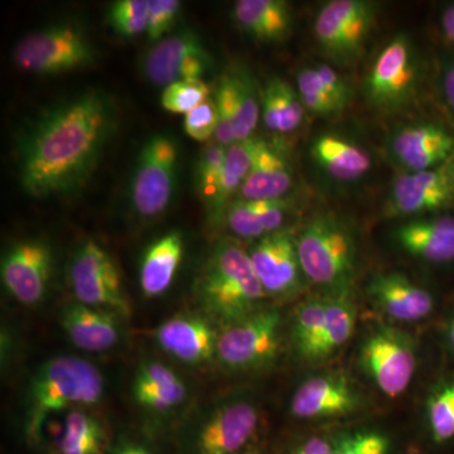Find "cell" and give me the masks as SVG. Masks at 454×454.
I'll use <instances>...</instances> for the list:
<instances>
[{
  "mask_svg": "<svg viewBox=\"0 0 454 454\" xmlns=\"http://www.w3.org/2000/svg\"><path fill=\"white\" fill-rule=\"evenodd\" d=\"M208 98L210 90L202 80H186L164 88L160 103L167 112L187 114Z\"/></svg>",
  "mask_w": 454,
  "mask_h": 454,
  "instance_id": "f35d334b",
  "label": "cell"
},
{
  "mask_svg": "<svg viewBox=\"0 0 454 454\" xmlns=\"http://www.w3.org/2000/svg\"><path fill=\"white\" fill-rule=\"evenodd\" d=\"M241 454H262L258 448H249V450H244Z\"/></svg>",
  "mask_w": 454,
  "mask_h": 454,
  "instance_id": "816d5d0a",
  "label": "cell"
},
{
  "mask_svg": "<svg viewBox=\"0 0 454 454\" xmlns=\"http://www.w3.org/2000/svg\"><path fill=\"white\" fill-rule=\"evenodd\" d=\"M367 293L375 306L395 321H422L434 307L429 292L400 273L378 274L367 286Z\"/></svg>",
  "mask_w": 454,
  "mask_h": 454,
  "instance_id": "603a6c76",
  "label": "cell"
},
{
  "mask_svg": "<svg viewBox=\"0 0 454 454\" xmlns=\"http://www.w3.org/2000/svg\"><path fill=\"white\" fill-rule=\"evenodd\" d=\"M356 325V309L349 292L330 294L325 298L324 333L317 345L313 360H322L342 348L349 340Z\"/></svg>",
  "mask_w": 454,
  "mask_h": 454,
  "instance_id": "1f68e13d",
  "label": "cell"
},
{
  "mask_svg": "<svg viewBox=\"0 0 454 454\" xmlns=\"http://www.w3.org/2000/svg\"><path fill=\"white\" fill-rule=\"evenodd\" d=\"M294 178L288 153L279 145L260 139L253 168L236 200L286 199L294 188Z\"/></svg>",
  "mask_w": 454,
  "mask_h": 454,
  "instance_id": "cb8c5ba5",
  "label": "cell"
},
{
  "mask_svg": "<svg viewBox=\"0 0 454 454\" xmlns=\"http://www.w3.org/2000/svg\"><path fill=\"white\" fill-rule=\"evenodd\" d=\"M309 157L317 168L337 184H355L372 169V154L365 145L343 134L325 131L313 138Z\"/></svg>",
  "mask_w": 454,
  "mask_h": 454,
  "instance_id": "ffe728a7",
  "label": "cell"
},
{
  "mask_svg": "<svg viewBox=\"0 0 454 454\" xmlns=\"http://www.w3.org/2000/svg\"><path fill=\"white\" fill-rule=\"evenodd\" d=\"M184 241L181 231L167 232L146 249L140 262V289L145 298H155L168 291L182 258Z\"/></svg>",
  "mask_w": 454,
  "mask_h": 454,
  "instance_id": "83f0119b",
  "label": "cell"
},
{
  "mask_svg": "<svg viewBox=\"0 0 454 454\" xmlns=\"http://www.w3.org/2000/svg\"><path fill=\"white\" fill-rule=\"evenodd\" d=\"M14 64L35 74H59L94 64L95 50L86 33L73 23H57L18 42Z\"/></svg>",
  "mask_w": 454,
  "mask_h": 454,
  "instance_id": "52a82bcc",
  "label": "cell"
},
{
  "mask_svg": "<svg viewBox=\"0 0 454 454\" xmlns=\"http://www.w3.org/2000/svg\"><path fill=\"white\" fill-rule=\"evenodd\" d=\"M441 28L444 37L454 46V2L447 4L442 11Z\"/></svg>",
  "mask_w": 454,
  "mask_h": 454,
  "instance_id": "c3c4849f",
  "label": "cell"
},
{
  "mask_svg": "<svg viewBox=\"0 0 454 454\" xmlns=\"http://www.w3.org/2000/svg\"><path fill=\"white\" fill-rule=\"evenodd\" d=\"M422 77L417 44L406 33H396L373 56L364 76V98L372 109L384 115L403 113L417 98Z\"/></svg>",
  "mask_w": 454,
  "mask_h": 454,
  "instance_id": "5b68a950",
  "label": "cell"
},
{
  "mask_svg": "<svg viewBox=\"0 0 454 454\" xmlns=\"http://www.w3.org/2000/svg\"><path fill=\"white\" fill-rule=\"evenodd\" d=\"M118 125L112 97L88 90L43 110L18 142V178L33 199L79 192Z\"/></svg>",
  "mask_w": 454,
  "mask_h": 454,
  "instance_id": "6da1fadb",
  "label": "cell"
},
{
  "mask_svg": "<svg viewBox=\"0 0 454 454\" xmlns=\"http://www.w3.org/2000/svg\"><path fill=\"white\" fill-rule=\"evenodd\" d=\"M428 420L433 439L444 443L454 438V384L437 391L428 402Z\"/></svg>",
  "mask_w": 454,
  "mask_h": 454,
  "instance_id": "74e56055",
  "label": "cell"
},
{
  "mask_svg": "<svg viewBox=\"0 0 454 454\" xmlns=\"http://www.w3.org/2000/svg\"><path fill=\"white\" fill-rule=\"evenodd\" d=\"M379 4L370 0H331L316 14L313 35L333 64L352 67L360 61L378 22Z\"/></svg>",
  "mask_w": 454,
  "mask_h": 454,
  "instance_id": "8992f818",
  "label": "cell"
},
{
  "mask_svg": "<svg viewBox=\"0 0 454 454\" xmlns=\"http://www.w3.org/2000/svg\"><path fill=\"white\" fill-rule=\"evenodd\" d=\"M52 271V249L38 239L17 241L2 259L3 284L25 306H37L46 298Z\"/></svg>",
  "mask_w": 454,
  "mask_h": 454,
  "instance_id": "9a60e30c",
  "label": "cell"
},
{
  "mask_svg": "<svg viewBox=\"0 0 454 454\" xmlns=\"http://www.w3.org/2000/svg\"><path fill=\"white\" fill-rule=\"evenodd\" d=\"M450 345H452V348L454 349V321H453L452 325H450Z\"/></svg>",
  "mask_w": 454,
  "mask_h": 454,
  "instance_id": "f907efd6",
  "label": "cell"
},
{
  "mask_svg": "<svg viewBox=\"0 0 454 454\" xmlns=\"http://www.w3.org/2000/svg\"><path fill=\"white\" fill-rule=\"evenodd\" d=\"M317 74L321 79L322 85L327 90L328 94L339 104L340 109L345 112L354 100L355 92L351 83L345 79L333 66L328 64H316Z\"/></svg>",
  "mask_w": 454,
  "mask_h": 454,
  "instance_id": "ee69618b",
  "label": "cell"
},
{
  "mask_svg": "<svg viewBox=\"0 0 454 454\" xmlns=\"http://www.w3.org/2000/svg\"><path fill=\"white\" fill-rule=\"evenodd\" d=\"M158 346L169 356L191 366L216 357L219 333L205 317L184 313L164 321L154 333Z\"/></svg>",
  "mask_w": 454,
  "mask_h": 454,
  "instance_id": "d6986e66",
  "label": "cell"
},
{
  "mask_svg": "<svg viewBox=\"0 0 454 454\" xmlns=\"http://www.w3.org/2000/svg\"><path fill=\"white\" fill-rule=\"evenodd\" d=\"M450 162L422 172H399L391 184L385 202V215L415 219L453 205Z\"/></svg>",
  "mask_w": 454,
  "mask_h": 454,
  "instance_id": "5bb4252c",
  "label": "cell"
},
{
  "mask_svg": "<svg viewBox=\"0 0 454 454\" xmlns=\"http://www.w3.org/2000/svg\"><path fill=\"white\" fill-rule=\"evenodd\" d=\"M182 3L178 0H149L148 23L146 35L152 42L163 40L164 35L169 31L179 11Z\"/></svg>",
  "mask_w": 454,
  "mask_h": 454,
  "instance_id": "b9f144b4",
  "label": "cell"
},
{
  "mask_svg": "<svg viewBox=\"0 0 454 454\" xmlns=\"http://www.w3.org/2000/svg\"><path fill=\"white\" fill-rule=\"evenodd\" d=\"M104 454H157L151 448L137 442L122 441L106 450Z\"/></svg>",
  "mask_w": 454,
  "mask_h": 454,
  "instance_id": "7dc6e473",
  "label": "cell"
},
{
  "mask_svg": "<svg viewBox=\"0 0 454 454\" xmlns=\"http://www.w3.org/2000/svg\"><path fill=\"white\" fill-rule=\"evenodd\" d=\"M393 239L408 255L433 264L454 260V216L415 217L400 223Z\"/></svg>",
  "mask_w": 454,
  "mask_h": 454,
  "instance_id": "44dd1931",
  "label": "cell"
},
{
  "mask_svg": "<svg viewBox=\"0 0 454 454\" xmlns=\"http://www.w3.org/2000/svg\"><path fill=\"white\" fill-rule=\"evenodd\" d=\"M306 107L297 89L279 76H271L262 89V119L265 129L286 136L300 130Z\"/></svg>",
  "mask_w": 454,
  "mask_h": 454,
  "instance_id": "f1b7e54d",
  "label": "cell"
},
{
  "mask_svg": "<svg viewBox=\"0 0 454 454\" xmlns=\"http://www.w3.org/2000/svg\"><path fill=\"white\" fill-rule=\"evenodd\" d=\"M211 67V56L196 33L182 31L164 37L146 52L143 71L155 86L201 80Z\"/></svg>",
  "mask_w": 454,
  "mask_h": 454,
  "instance_id": "e0dca14e",
  "label": "cell"
},
{
  "mask_svg": "<svg viewBox=\"0 0 454 454\" xmlns=\"http://www.w3.org/2000/svg\"><path fill=\"white\" fill-rule=\"evenodd\" d=\"M450 179H452V186H453V192H454V157L452 160H450Z\"/></svg>",
  "mask_w": 454,
  "mask_h": 454,
  "instance_id": "681fc988",
  "label": "cell"
},
{
  "mask_svg": "<svg viewBox=\"0 0 454 454\" xmlns=\"http://www.w3.org/2000/svg\"><path fill=\"white\" fill-rule=\"evenodd\" d=\"M219 114V124H217L215 140L223 146H230L238 142L236 138V113L234 98H232L231 88H230L227 74H223L214 97Z\"/></svg>",
  "mask_w": 454,
  "mask_h": 454,
  "instance_id": "ab89813d",
  "label": "cell"
},
{
  "mask_svg": "<svg viewBox=\"0 0 454 454\" xmlns=\"http://www.w3.org/2000/svg\"><path fill=\"white\" fill-rule=\"evenodd\" d=\"M197 297L206 313L227 327L262 309L268 295L249 253L234 241L223 240L215 245L200 274Z\"/></svg>",
  "mask_w": 454,
  "mask_h": 454,
  "instance_id": "7a4b0ae2",
  "label": "cell"
},
{
  "mask_svg": "<svg viewBox=\"0 0 454 454\" xmlns=\"http://www.w3.org/2000/svg\"><path fill=\"white\" fill-rule=\"evenodd\" d=\"M288 227L256 240L249 256L267 295L291 298L301 292L304 283L298 256L297 240Z\"/></svg>",
  "mask_w": 454,
  "mask_h": 454,
  "instance_id": "2e32d148",
  "label": "cell"
},
{
  "mask_svg": "<svg viewBox=\"0 0 454 454\" xmlns=\"http://www.w3.org/2000/svg\"><path fill=\"white\" fill-rule=\"evenodd\" d=\"M106 390L103 373L89 361L76 356H57L33 375L27 395V434L41 439L51 415L65 409L97 405Z\"/></svg>",
  "mask_w": 454,
  "mask_h": 454,
  "instance_id": "3957f363",
  "label": "cell"
},
{
  "mask_svg": "<svg viewBox=\"0 0 454 454\" xmlns=\"http://www.w3.org/2000/svg\"><path fill=\"white\" fill-rule=\"evenodd\" d=\"M301 270L331 294L349 292L357 264V243L348 223L333 214H317L295 236Z\"/></svg>",
  "mask_w": 454,
  "mask_h": 454,
  "instance_id": "277c9868",
  "label": "cell"
},
{
  "mask_svg": "<svg viewBox=\"0 0 454 454\" xmlns=\"http://www.w3.org/2000/svg\"><path fill=\"white\" fill-rule=\"evenodd\" d=\"M106 446V427L94 414L80 409H74L67 414L57 441L59 453L104 454Z\"/></svg>",
  "mask_w": 454,
  "mask_h": 454,
  "instance_id": "d6a6232c",
  "label": "cell"
},
{
  "mask_svg": "<svg viewBox=\"0 0 454 454\" xmlns=\"http://www.w3.org/2000/svg\"><path fill=\"white\" fill-rule=\"evenodd\" d=\"M390 442L379 432H348L340 446L330 454H389Z\"/></svg>",
  "mask_w": 454,
  "mask_h": 454,
  "instance_id": "7bdbcfd3",
  "label": "cell"
},
{
  "mask_svg": "<svg viewBox=\"0 0 454 454\" xmlns=\"http://www.w3.org/2000/svg\"><path fill=\"white\" fill-rule=\"evenodd\" d=\"M282 316L277 309H260L227 325L217 340L216 358L225 369L250 372L276 360Z\"/></svg>",
  "mask_w": 454,
  "mask_h": 454,
  "instance_id": "9c48e42d",
  "label": "cell"
},
{
  "mask_svg": "<svg viewBox=\"0 0 454 454\" xmlns=\"http://www.w3.org/2000/svg\"><path fill=\"white\" fill-rule=\"evenodd\" d=\"M325 298H310L295 310L292 325V340L301 357L312 361L317 345L324 333Z\"/></svg>",
  "mask_w": 454,
  "mask_h": 454,
  "instance_id": "836d02e7",
  "label": "cell"
},
{
  "mask_svg": "<svg viewBox=\"0 0 454 454\" xmlns=\"http://www.w3.org/2000/svg\"><path fill=\"white\" fill-rule=\"evenodd\" d=\"M149 0H118L107 13V22L116 35L134 38L146 31Z\"/></svg>",
  "mask_w": 454,
  "mask_h": 454,
  "instance_id": "d590c367",
  "label": "cell"
},
{
  "mask_svg": "<svg viewBox=\"0 0 454 454\" xmlns=\"http://www.w3.org/2000/svg\"><path fill=\"white\" fill-rule=\"evenodd\" d=\"M70 284L79 303L110 310L124 319L130 316L129 301L122 291L118 268L97 241H85L74 254Z\"/></svg>",
  "mask_w": 454,
  "mask_h": 454,
  "instance_id": "30bf717a",
  "label": "cell"
},
{
  "mask_svg": "<svg viewBox=\"0 0 454 454\" xmlns=\"http://www.w3.org/2000/svg\"><path fill=\"white\" fill-rule=\"evenodd\" d=\"M227 146L215 142L202 149L196 169L197 190L206 206L210 205L219 186L221 173L225 163Z\"/></svg>",
  "mask_w": 454,
  "mask_h": 454,
  "instance_id": "8d00e7d4",
  "label": "cell"
},
{
  "mask_svg": "<svg viewBox=\"0 0 454 454\" xmlns=\"http://www.w3.org/2000/svg\"><path fill=\"white\" fill-rule=\"evenodd\" d=\"M348 432L333 433V434L319 435L304 442L292 454H330L340 446Z\"/></svg>",
  "mask_w": 454,
  "mask_h": 454,
  "instance_id": "bcb514c9",
  "label": "cell"
},
{
  "mask_svg": "<svg viewBox=\"0 0 454 454\" xmlns=\"http://www.w3.org/2000/svg\"><path fill=\"white\" fill-rule=\"evenodd\" d=\"M178 146L166 134H155L140 149L131 176L130 203L143 219H155L168 208L177 176Z\"/></svg>",
  "mask_w": 454,
  "mask_h": 454,
  "instance_id": "ba28073f",
  "label": "cell"
},
{
  "mask_svg": "<svg viewBox=\"0 0 454 454\" xmlns=\"http://www.w3.org/2000/svg\"><path fill=\"white\" fill-rule=\"evenodd\" d=\"M188 389L178 373L158 361H143L131 384L134 402L146 411L166 414L186 402Z\"/></svg>",
  "mask_w": 454,
  "mask_h": 454,
  "instance_id": "484cf974",
  "label": "cell"
},
{
  "mask_svg": "<svg viewBox=\"0 0 454 454\" xmlns=\"http://www.w3.org/2000/svg\"><path fill=\"white\" fill-rule=\"evenodd\" d=\"M385 152L400 172L438 168L454 157V134L437 121L403 122L390 131Z\"/></svg>",
  "mask_w": 454,
  "mask_h": 454,
  "instance_id": "4fadbf2b",
  "label": "cell"
},
{
  "mask_svg": "<svg viewBox=\"0 0 454 454\" xmlns=\"http://www.w3.org/2000/svg\"><path fill=\"white\" fill-rule=\"evenodd\" d=\"M295 203L292 196L278 200H235L223 215V223L229 231L241 239L264 238L286 229Z\"/></svg>",
  "mask_w": 454,
  "mask_h": 454,
  "instance_id": "d4e9b609",
  "label": "cell"
},
{
  "mask_svg": "<svg viewBox=\"0 0 454 454\" xmlns=\"http://www.w3.org/2000/svg\"><path fill=\"white\" fill-rule=\"evenodd\" d=\"M361 396L340 373H322L301 382L292 397L291 411L300 419H324L356 411Z\"/></svg>",
  "mask_w": 454,
  "mask_h": 454,
  "instance_id": "ac0fdd59",
  "label": "cell"
},
{
  "mask_svg": "<svg viewBox=\"0 0 454 454\" xmlns=\"http://www.w3.org/2000/svg\"><path fill=\"white\" fill-rule=\"evenodd\" d=\"M121 318L110 310L74 301L62 309L59 325L76 348L88 352H106L121 342Z\"/></svg>",
  "mask_w": 454,
  "mask_h": 454,
  "instance_id": "7402d4cb",
  "label": "cell"
},
{
  "mask_svg": "<svg viewBox=\"0 0 454 454\" xmlns=\"http://www.w3.org/2000/svg\"><path fill=\"white\" fill-rule=\"evenodd\" d=\"M360 363L381 393L389 397L402 395L417 369L413 340L395 328H376L361 346Z\"/></svg>",
  "mask_w": 454,
  "mask_h": 454,
  "instance_id": "8fae6325",
  "label": "cell"
},
{
  "mask_svg": "<svg viewBox=\"0 0 454 454\" xmlns=\"http://www.w3.org/2000/svg\"><path fill=\"white\" fill-rule=\"evenodd\" d=\"M217 124L219 114L214 98L211 97L184 116V131L190 138L197 142H207L215 137Z\"/></svg>",
  "mask_w": 454,
  "mask_h": 454,
  "instance_id": "60d3db41",
  "label": "cell"
},
{
  "mask_svg": "<svg viewBox=\"0 0 454 454\" xmlns=\"http://www.w3.org/2000/svg\"><path fill=\"white\" fill-rule=\"evenodd\" d=\"M260 139L240 140L227 146L225 163L221 173L219 186L207 206L208 214L215 223H223V215L230 203L235 201L241 187L253 168Z\"/></svg>",
  "mask_w": 454,
  "mask_h": 454,
  "instance_id": "f546056e",
  "label": "cell"
},
{
  "mask_svg": "<svg viewBox=\"0 0 454 454\" xmlns=\"http://www.w3.org/2000/svg\"><path fill=\"white\" fill-rule=\"evenodd\" d=\"M226 74L234 98L236 138L238 142L253 138L262 118V89H259L250 71L243 66H236Z\"/></svg>",
  "mask_w": 454,
  "mask_h": 454,
  "instance_id": "4dcf8cb0",
  "label": "cell"
},
{
  "mask_svg": "<svg viewBox=\"0 0 454 454\" xmlns=\"http://www.w3.org/2000/svg\"><path fill=\"white\" fill-rule=\"evenodd\" d=\"M295 82H297L295 89H297L307 112L321 116V118H331V116L343 113L339 104L333 100V98L322 85L315 66L301 67L295 76Z\"/></svg>",
  "mask_w": 454,
  "mask_h": 454,
  "instance_id": "e575fe53",
  "label": "cell"
},
{
  "mask_svg": "<svg viewBox=\"0 0 454 454\" xmlns=\"http://www.w3.org/2000/svg\"><path fill=\"white\" fill-rule=\"evenodd\" d=\"M438 88L443 106L454 125V57H446L439 65Z\"/></svg>",
  "mask_w": 454,
  "mask_h": 454,
  "instance_id": "f6af8a7d",
  "label": "cell"
},
{
  "mask_svg": "<svg viewBox=\"0 0 454 454\" xmlns=\"http://www.w3.org/2000/svg\"><path fill=\"white\" fill-rule=\"evenodd\" d=\"M232 18L241 31L264 43L286 40L293 27L292 8L284 0H239Z\"/></svg>",
  "mask_w": 454,
  "mask_h": 454,
  "instance_id": "4316f807",
  "label": "cell"
},
{
  "mask_svg": "<svg viewBox=\"0 0 454 454\" xmlns=\"http://www.w3.org/2000/svg\"><path fill=\"white\" fill-rule=\"evenodd\" d=\"M259 424L252 400H225L197 424L188 441L187 454H241Z\"/></svg>",
  "mask_w": 454,
  "mask_h": 454,
  "instance_id": "7c38bea8",
  "label": "cell"
}]
</instances>
